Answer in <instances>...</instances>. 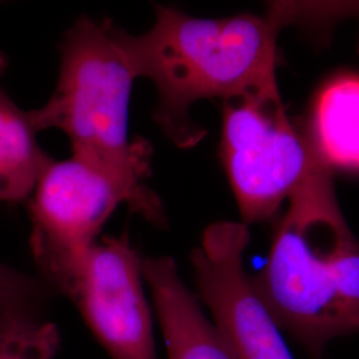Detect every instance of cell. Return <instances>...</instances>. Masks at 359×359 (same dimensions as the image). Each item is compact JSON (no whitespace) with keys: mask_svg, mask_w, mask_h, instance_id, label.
Returning a JSON list of instances; mask_svg holds the SVG:
<instances>
[{"mask_svg":"<svg viewBox=\"0 0 359 359\" xmlns=\"http://www.w3.org/2000/svg\"><path fill=\"white\" fill-rule=\"evenodd\" d=\"M169 359H238L231 344L209 321L170 257L142 259Z\"/></svg>","mask_w":359,"mask_h":359,"instance_id":"ba28073f","label":"cell"},{"mask_svg":"<svg viewBox=\"0 0 359 359\" xmlns=\"http://www.w3.org/2000/svg\"><path fill=\"white\" fill-rule=\"evenodd\" d=\"M311 144L326 167L359 169V76H338L318 93Z\"/></svg>","mask_w":359,"mask_h":359,"instance_id":"30bf717a","label":"cell"},{"mask_svg":"<svg viewBox=\"0 0 359 359\" xmlns=\"http://www.w3.org/2000/svg\"><path fill=\"white\" fill-rule=\"evenodd\" d=\"M56 292L40 277L28 276L0 262V318H41Z\"/></svg>","mask_w":359,"mask_h":359,"instance_id":"7c38bea8","label":"cell"},{"mask_svg":"<svg viewBox=\"0 0 359 359\" xmlns=\"http://www.w3.org/2000/svg\"><path fill=\"white\" fill-rule=\"evenodd\" d=\"M60 67L48 102L28 111L36 132L60 129L72 157L112 180L124 204L154 226L167 216L148 188L152 145L129 136V100L136 76L112 32V20L77 18L59 46Z\"/></svg>","mask_w":359,"mask_h":359,"instance_id":"3957f363","label":"cell"},{"mask_svg":"<svg viewBox=\"0 0 359 359\" xmlns=\"http://www.w3.org/2000/svg\"><path fill=\"white\" fill-rule=\"evenodd\" d=\"M249 226L217 221L203 233L191 262L201 299L238 359H294L280 326L244 269Z\"/></svg>","mask_w":359,"mask_h":359,"instance_id":"52a82bcc","label":"cell"},{"mask_svg":"<svg viewBox=\"0 0 359 359\" xmlns=\"http://www.w3.org/2000/svg\"><path fill=\"white\" fill-rule=\"evenodd\" d=\"M154 22L142 35L112 23V32L136 79L157 90L154 123L180 149L200 144L206 129L192 107L206 99L222 102L277 83V40L287 27L278 1L265 15L240 13L204 19L154 4Z\"/></svg>","mask_w":359,"mask_h":359,"instance_id":"6da1fadb","label":"cell"},{"mask_svg":"<svg viewBox=\"0 0 359 359\" xmlns=\"http://www.w3.org/2000/svg\"><path fill=\"white\" fill-rule=\"evenodd\" d=\"M142 259L126 233L104 237L57 289L111 359H157Z\"/></svg>","mask_w":359,"mask_h":359,"instance_id":"8992f818","label":"cell"},{"mask_svg":"<svg viewBox=\"0 0 359 359\" xmlns=\"http://www.w3.org/2000/svg\"><path fill=\"white\" fill-rule=\"evenodd\" d=\"M124 196L102 172L71 157L52 161L29 198V246L40 278L55 292L96 244Z\"/></svg>","mask_w":359,"mask_h":359,"instance_id":"5b68a950","label":"cell"},{"mask_svg":"<svg viewBox=\"0 0 359 359\" xmlns=\"http://www.w3.org/2000/svg\"><path fill=\"white\" fill-rule=\"evenodd\" d=\"M252 283L278 326L313 357L334 338L359 332V241L337 203L330 168L289 198Z\"/></svg>","mask_w":359,"mask_h":359,"instance_id":"7a4b0ae2","label":"cell"},{"mask_svg":"<svg viewBox=\"0 0 359 359\" xmlns=\"http://www.w3.org/2000/svg\"><path fill=\"white\" fill-rule=\"evenodd\" d=\"M219 157L248 226L273 217L326 167L310 137L289 120L278 84L222 102Z\"/></svg>","mask_w":359,"mask_h":359,"instance_id":"277c9868","label":"cell"},{"mask_svg":"<svg viewBox=\"0 0 359 359\" xmlns=\"http://www.w3.org/2000/svg\"><path fill=\"white\" fill-rule=\"evenodd\" d=\"M7 59L0 52V201L23 203L53 161L36 140L28 111L20 109L1 86Z\"/></svg>","mask_w":359,"mask_h":359,"instance_id":"9c48e42d","label":"cell"},{"mask_svg":"<svg viewBox=\"0 0 359 359\" xmlns=\"http://www.w3.org/2000/svg\"><path fill=\"white\" fill-rule=\"evenodd\" d=\"M57 326L41 318H0V359H53L60 348Z\"/></svg>","mask_w":359,"mask_h":359,"instance_id":"8fae6325","label":"cell"},{"mask_svg":"<svg viewBox=\"0 0 359 359\" xmlns=\"http://www.w3.org/2000/svg\"><path fill=\"white\" fill-rule=\"evenodd\" d=\"M283 8L290 26L321 27L348 19L359 23V0L283 1Z\"/></svg>","mask_w":359,"mask_h":359,"instance_id":"4fadbf2b","label":"cell"}]
</instances>
